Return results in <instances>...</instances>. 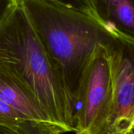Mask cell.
<instances>
[{
    "label": "cell",
    "mask_w": 134,
    "mask_h": 134,
    "mask_svg": "<svg viewBox=\"0 0 134 134\" xmlns=\"http://www.w3.org/2000/svg\"><path fill=\"white\" fill-rule=\"evenodd\" d=\"M93 16L111 31L134 39V0H90Z\"/></svg>",
    "instance_id": "cell-6"
},
{
    "label": "cell",
    "mask_w": 134,
    "mask_h": 134,
    "mask_svg": "<svg viewBox=\"0 0 134 134\" xmlns=\"http://www.w3.org/2000/svg\"><path fill=\"white\" fill-rule=\"evenodd\" d=\"M114 33L115 39L107 50L113 85L109 128L129 125L134 119V39Z\"/></svg>",
    "instance_id": "cell-4"
},
{
    "label": "cell",
    "mask_w": 134,
    "mask_h": 134,
    "mask_svg": "<svg viewBox=\"0 0 134 134\" xmlns=\"http://www.w3.org/2000/svg\"><path fill=\"white\" fill-rule=\"evenodd\" d=\"M107 48L94 56L82 75L74 116L75 134L108 132L112 115L113 85Z\"/></svg>",
    "instance_id": "cell-3"
},
{
    "label": "cell",
    "mask_w": 134,
    "mask_h": 134,
    "mask_svg": "<svg viewBox=\"0 0 134 134\" xmlns=\"http://www.w3.org/2000/svg\"><path fill=\"white\" fill-rule=\"evenodd\" d=\"M13 129H16L25 134H47L43 132L39 126L30 122H24L18 124Z\"/></svg>",
    "instance_id": "cell-9"
},
{
    "label": "cell",
    "mask_w": 134,
    "mask_h": 134,
    "mask_svg": "<svg viewBox=\"0 0 134 134\" xmlns=\"http://www.w3.org/2000/svg\"><path fill=\"white\" fill-rule=\"evenodd\" d=\"M0 134H25L20 131L13 128H7V127L0 126Z\"/></svg>",
    "instance_id": "cell-12"
},
{
    "label": "cell",
    "mask_w": 134,
    "mask_h": 134,
    "mask_svg": "<svg viewBox=\"0 0 134 134\" xmlns=\"http://www.w3.org/2000/svg\"><path fill=\"white\" fill-rule=\"evenodd\" d=\"M0 75L23 88L65 133L74 132L75 100L21 0L0 22Z\"/></svg>",
    "instance_id": "cell-1"
},
{
    "label": "cell",
    "mask_w": 134,
    "mask_h": 134,
    "mask_svg": "<svg viewBox=\"0 0 134 134\" xmlns=\"http://www.w3.org/2000/svg\"><path fill=\"white\" fill-rule=\"evenodd\" d=\"M18 0H0V22L8 10L16 3Z\"/></svg>",
    "instance_id": "cell-11"
},
{
    "label": "cell",
    "mask_w": 134,
    "mask_h": 134,
    "mask_svg": "<svg viewBox=\"0 0 134 134\" xmlns=\"http://www.w3.org/2000/svg\"><path fill=\"white\" fill-rule=\"evenodd\" d=\"M132 124H133V128H134V119L133 120V122H132Z\"/></svg>",
    "instance_id": "cell-13"
},
{
    "label": "cell",
    "mask_w": 134,
    "mask_h": 134,
    "mask_svg": "<svg viewBox=\"0 0 134 134\" xmlns=\"http://www.w3.org/2000/svg\"><path fill=\"white\" fill-rule=\"evenodd\" d=\"M0 99L47 134L65 133L54 124L36 100L13 80L0 75Z\"/></svg>",
    "instance_id": "cell-5"
},
{
    "label": "cell",
    "mask_w": 134,
    "mask_h": 134,
    "mask_svg": "<svg viewBox=\"0 0 134 134\" xmlns=\"http://www.w3.org/2000/svg\"><path fill=\"white\" fill-rule=\"evenodd\" d=\"M52 62L75 102L84 71L115 37L93 14L54 0H21Z\"/></svg>",
    "instance_id": "cell-2"
},
{
    "label": "cell",
    "mask_w": 134,
    "mask_h": 134,
    "mask_svg": "<svg viewBox=\"0 0 134 134\" xmlns=\"http://www.w3.org/2000/svg\"><path fill=\"white\" fill-rule=\"evenodd\" d=\"M54 1H58V2L65 4L72 7L85 10L92 14L90 0H54Z\"/></svg>",
    "instance_id": "cell-8"
},
{
    "label": "cell",
    "mask_w": 134,
    "mask_h": 134,
    "mask_svg": "<svg viewBox=\"0 0 134 134\" xmlns=\"http://www.w3.org/2000/svg\"><path fill=\"white\" fill-rule=\"evenodd\" d=\"M24 122L30 121L17 110L0 99V126L14 128Z\"/></svg>",
    "instance_id": "cell-7"
},
{
    "label": "cell",
    "mask_w": 134,
    "mask_h": 134,
    "mask_svg": "<svg viewBox=\"0 0 134 134\" xmlns=\"http://www.w3.org/2000/svg\"><path fill=\"white\" fill-rule=\"evenodd\" d=\"M107 134H134L133 124L112 126L109 129Z\"/></svg>",
    "instance_id": "cell-10"
}]
</instances>
